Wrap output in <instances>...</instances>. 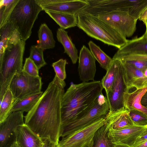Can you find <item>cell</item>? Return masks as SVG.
I'll list each match as a JSON object with an SVG mask.
<instances>
[{
  "label": "cell",
  "mask_w": 147,
  "mask_h": 147,
  "mask_svg": "<svg viewBox=\"0 0 147 147\" xmlns=\"http://www.w3.org/2000/svg\"><path fill=\"white\" fill-rule=\"evenodd\" d=\"M66 85L55 75L32 108L24 116L25 124L43 140L59 143L62 128L61 106Z\"/></svg>",
  "instance_id": "cell-1"
},
{
  "label": "cell",
  "mask_w": 147,
  "mask_h": 147,
  "mask_svg": "<svg viewBox=\"0 0 147 147\" xmlns=\"http://www.w3.org/2000/svg\"><path fill=\"white\" fill-rule=\"evenodd\" d=\"M103 88L100 81L71 84L62 100V127L79 118L91 108Z\"/></svg>",
  "instance_id": "cell-2"
},
{
  "label": "cell",
  "mask_w": 147,
  "mask_h": 147,
  "mask_svg": "<svg viewBox=\"0 0 147 147\" xmlns=\"http://www.w3.org/2000/svg\"><path fill=\"white\" fill-rule=\"evenodd\" d=\"M76 16L77 26L88 36L119 49L126 44L127 39L125 37L96 17L82 11Z\"/></svg>",
  "instance_id": "cell-3"
},
{
  "label": "cell",
  "mask_w": 147,
  "mask_h": 147,
  "mask_svg": "<svg viewBox=\"0 0 147 147\" xmlns=\"http://www.w3.org/2000/svg\"><path fill=\"white\" fill-rule=\"evenodd\" d=\"M25 45V41L21 40L8 45L0 61V102L14 76L22 70Z\"/></svg>",
  "instance_id": "cell-4"
},
{
  "label": "cell",
  "mask_w": 147,
  "mask_h": 147,
  "mask_svg": "<svg viewBox=\"0 0 147 147\" xmlns=\"http://www.w3.org/2000/svg\"><path fill=\"white\" fill-rule=\"evenodd\" d=\"M42 10L36 0H19L8 22L19 32L22 39L26 41L31 36L34 24Z\"/></svg>",
  "instance_id": "cell-5"
},
{
  "label": "cell",
  "mask_w": 147,
  "mask_h": 147,
  "mask_svg": "<svg viewBox=\"0 0 147 147\" xmlns=\"http://www.w3.org/2000/svg\"><path fill=\"white\" fill-rule=\"evenodd\" d=\"M109 111L106 97L102 93L87 112L79 118L62 127L61 137L65 136L98 120L105 118Z\"/></svg>",
  "instance_id": "cell-6"
},
{
  "label": "cell",
  "mask_w": 147,
  "mask_h": 147,
  "mask_svg": "<svg viewBox=\"0 0 147 147\" xmlns=\"http://www.w3.org/2000/svg\"><path fill=\"white\" fill-rule=\"evenodd\" d=\"M42 84L40 77L30 76L22 70L14 76L9 87L17 101L41 92Z\"/></svg>",
  "instance_id": "cell-7"
},
{
  "label": "cell",
  "mask_w": 147,
  "mask_h": 147,
  "mask_svg": "<svg viewBox=\"0 0 147 147\" xmlns=\"http://www.w3.org/2000/svg\"><path fill=\"white\" fill-rule=\"evenodd\" d=\"M105 123V118H102L62 137L59 143V147L92 146L95 133Z\"/></svg>",
  "instance_id": "cell-8"
},
{
  "label": "cell",
  "mask_w": 147,
  "mask_h": 147,
  "mask_svg": "<svg viewBox=\"0 0 147 147\" xmlns=\"http://www.w3.org/2000/svg\"><path fill=\"white\" fill-rule=\"evenodd\" d=\"M118 31L123 36H132L136 29L137 20L127 13L113 11L94 16Z\"/></svg>",
  "instance_id": "cell-9"
},
{
  "label": "cell",
  "mask_w": 147,
  "mask_h": 147,
  "mask_svg": "<svg viewBox=\"0 0 147 147\" xmlns=\"http://www.w3.org/2000/svg\"><path fill=\"white\" fill-rule=\"evenodd\" d=\"M42 10L67 13L76 16L88 5L86 0H36Z\"/></svg>",
  "instance_id": "cell-10"
},
{
  "label": "cell",
  "mask_w": 147,
  "mask_h": 147,
  "mask_svg": "<svg viewBox=\"0 0 147 147\" xmlns=\"http://www.w3.org/2000/svg\"><path fill=\"white\" fill-rule=\"evenodd\" d=\"M23 113L22 111L12 112L0 123V147H9L15 141V128L24 124Z\"/></svg>",
  "instance_id": "cell-11"
},
{
  "label": "cell",
  "mask_w": 147,
  "mask_h": 147,
  "mask_svg": "<svg viewBox=\"0 0 147 147\" xmlns=\"http://www.w3.org/2000/svg\"><path fill=\"white\" fill-rule=\"evenodd\" d=\"M146 126L135 125L122 129H109L107 135L111 142L115 145L132 147L138 138L144 131Z\"/></svg>",
  "instance_id": "cell-12"
},
{
  "label": "cell",
  "mask_w": 147,
  "mask_h": 147,
  "mask_svg": "<svg viewBox=\"0 0 147 147\" xmlns=\"http://www.w3.org/2000/svg\"><path fill=\"white\" fill-rule=\"evenodd\" d=\"M117 60L115 80L111 90L106 96L110 111L116 110L123 107V95L125 86L123 76L122 64L120 61Z\"/></svg>",
  "instance_id": "cell-13"
},
{
  "label": "cell",
  "mask_w": 147,
  "mask_h": 147,
  "mask_svg": "<svg viewBox=\"0 0 147 147\" xmlns=\"http://www.w3.org/2000/svg\"><path fill=\"white\" fill-rule=\"evenodd\" d=\"M78 71L82 82L94 81L96 68V59L88 48L83 45L78 57Z\"/></svg>",
  "instance_id": "cell-14"
},
{
  "label": "cell",
  "mask_w": 147,
  "mask_h": 147,
  "mask_svg": "<svg viewBox=\"0 0 147 147\" xmlns=\"http://www.w3.org/2000/svg\"><path fill=\"white\" fill-rule=\"evenodd\" d=\"M121 62L125 89L147 88V76L145 73L128 63Z\"/></svg>",
  "instance_id": "cell-15"
},
{
  "label": "cell",
  "mask_w": 147,
  "mask_h": 147,
  "mask_svg": "<svg viewBox=\"0 0 147 147\" xmlns=\"http://www.w3.org/2000/svg\"><path fill=\"white\" fill-rule=\"evenodd\" d=\"M15 141L20 147H42L43 140L24 124L14 130Z\"/></svg>",
  "instance_id": "cell-16"
},
{
  "label": "cell",
  "mask_w": 147,
  "mask_h": 147,
  "mask_svg": "<svg viewBox=\"0 0 147 147\" xmlns=\"http://www.w3.org/2000/svg\"><path fill=\"white\" fill-rule=\"evenodd\" d=\"M105 119L109 129L115 130L122 129L134 125L129 116V110L124 107L109 111Z\"/></svg>",
  "instance_id": "cell-17"
},
{
  "label": "cell",
  "mask_w": 147,
  "mask_h": 147,
  "mask_svg": "<svg viewBox=\"0 0 147 147\" xmlns=\"http://www.w3.org/2000/svg\"><path fill=\"white\" fill-rule=\"evenodd\" d=\"M133 89L131 92L125 89L123 98V107L128 110H137L147 115V108L142 105L141 102L142 97L147 88Z\"/></svg>",
  "instance_id": "cell-18"
},
{
  "label": "cell",
  "mask_w": 147,
  "mask_h": 147,
  "mask_svg": "<svg viewBox=\"0 0 147 147\" xmlns=\"http://www.w3.org/2000/svg\"><path fill=\"white\" fill-rule=\"evenodd\" d=\"M147 54V36L146 32L142 36L127 40L126 44L119 49L114 56Z\"/></svg>",
  "instance_id": "cell-19"
},
{
  "label": "cell",
  "mask_w": 147,
  "mask_h": 147,
  "mask_svg": "<svg viewBox=\"0 0 147 147\" xmlns=\"http://www.w3.org/2000/svg\"><path fill=\"white\" fill-rule=\"evenodd\" d=\"M57 38L64 47V53L69 57L73 64H76L79 57L78 51L68 36V32L65 30L59 28L57 32Z\"/></svg>",
  "instance_id": "cell-20"
},
{
  "label": "cell",
  "mask_w": 147,
  "mask_h": 147,
  "mask_svg": "<svg viewBox=\"0 0 147 147\" xmlns=\"http://www.w3.org/2000/svg\"><path fill=\"white\" fill-rule=\"evenodd\" d=\"M45 12L61 28L65 30L77 26V17L75 15L52 11H46Z\"/></svg>",
  "instance_id": "cell-21"
},
{
  "label": "cell",
  "mask_w": 147,
  "mask_h": 147,
  "mask_svg": "<svg viewBox=\"0 0 147 147\" xmlns=\"http://www.w3.org/2000/svg\"><path fill=\"white\" fill-rule=\"evenodd\" d=\"M38 39L36 46L43 50L53 49L55 41L51 30L45 23L42 24L38 31Z\"/></svg>",
  "instance_id": "cell-22"
},
{
  "label": "cell",
  "mask_w": 147,
  "mask_h": 147,
  "mask_svg": "<svg viewBox=\"0 0 147 147\" xmlns=\"http://www.w3.org/2000/svg\"><path fill=\"white\" fill-rule=\"evenodd\" d=\"M43 93V92L41 91L17 101L12 108L11 113L16 111L28 113L32 108Z\"/></svg>",
  "instance_id": "cell-23"
},
{
  "label": "cell",
  "mask_w": 147,
  "mask_h": 147,
  "mask_svg": "<svg viewBox=\"0 0 147 147\" xmlns=\"http://www.w3.org/2000/svg\"><path fill=\"white\" fill-rule=\"evenodd\" d=\"M90 50L96 60L100 66L107 71L110 66L113 59L104 51L100 47L92 41L88 44Z\"/></svg>",
  "instance_id": "cell-24"
},
{
  "label": "cell",
  "mask_w": 147,
  "mask_h": 147,
  "mask_svg": "<svg viewBox=\"0 0 147 147\" xmlns=\"http://www.w3.org/2000/svg\"><path fill=\"white\" fill-rule=\"evenodd\" d=\"M17 101L14 98L9 87L0 102V123L3 122L11 113V110Z\"/></svg>",
  "instance_id": "cell-25"
},
{
  "label": "cell",
  "mask_w": 147,
  "mask_h": 147,
  "mask_svg": "<svg viewBox=\"0 0 147 147\" xmlns=\"http://www.w3.org/2000/svg\"><path fill=\"white\" fill-rule=\"evenodd\" d=\"M109 127L105 124L96 131L94 136L91 147H115V145L109 138Z\"/></svg>",
  "instance_id": "cell-26"
},
{
  "label": "cell",
  "mask_w": 147,
  "mask_h": 147,
  "mask_svg": "<svg viewBox=\"0 0 147 147\" xmlns=\"http://www.w3.org/2000/svg\"><path fill=\"white\" fill-rule=\"evenodd\" d=\"M16 30L13 25L9 22L0 28V61L2 59L9 41Z\"/></svg>",
  "instance_id": "cell-27"
},
{
  "label": "cell",
  "mask_w": 147,
  "mask_h": 147,
  "mask_svg": "<svg viewBox=\"0 0 147 147\" xmlns=\"http://www.w3.org/2000/svg\"><path fill=\"white\" fill-rule=\"evenodd\" d=\"M117 65V60L113 59L110 66L101 81L102 86L105 90L106 96L111 90L114 84L116 76Z\"/></svg>",
  "instance_id": "cell-28"
},
{
  "label": "cell",
  "mask_w": 147,
  "mask_h": 147,
  "mask_svg": "<svg viewBox=\"0 0 147 147\" xmlns=\"http://www.w3.org/2000/svg\"><path fill=\"white\" fill-rule=\"evenodd\" d=\"M19 0H0V28L8 22L10 16Z\"/></svg>",
  "instance_id": "cell-29"
},
{
  "label": "cell",
  "mask_w": 147,
  "mask_h": 147,
  "mask_svg": "<svg viewBox=\"0 0 147 147\" xmlns=\"http://www.w3.org/2000/svg\"><path fill=\"white\" fill-rule=\"evenodd\" d=\"M43 51L36 45L31 46L29 58L33 61L39 69L47 64L43 57Z\"/></svg>",
  "instance_id": "cell-30"
},
{
  "label": "cell",
  "mask_w": 147,
  "mask_h": 147,
  "mask_svg": "<svg viewBox=\"0 0 147 147\" xmlns=\"http://www.w3.org/2000/svg\"><path fill=\"white\" fill-rule=\"evenodd\" d=\"M130 117L134 123L138 126H144L147 125V115L139 111L129 110Z\"/></svg>",
  "instance_id": "cell-31"
},
{
  "label": "cell",
  "mask_w": 147,
  "mask_h": 147,
  "mask_svg": "<svg viewBox=\"0 0 147 147\" xmlns=\"http://www.w3.org/2000/svg\"><path fill=\"white\" fill-rule=\"evenodd\" d=\"M68 63L66 59H61L52 64L55 75L62 80H64L66 78L65 66Z\"/></svg>",
  "instance_id": "cell-32"
},
{
  "label": "cell",
  "mask_w": 147,
  "mask_h": 147,
  "mask_svg": "<svg viewBox=\"0 0 147 147\" xmlns=\"http://www.w3.org/2000/svg\"><path fill=\"white\" fill-rule=\"evenodd\" d=\"M39 69L33 61L29 58H26L22 70L29 75L39 77Z\"/></svg>",
  "instance_id": "cell-33"
},
{
  "label": "cell",
  "mask_w": 147,
  "mask_h": 147,
  "mask_svg": "<svg viewBox=\"0 0 147 147\" xmlns=\"http://www.w3.org/2000/svg\"><path fill=\"white\" fill-rule=\"evenodd\" d=\"M113 60L120 61L144 60L147 61V54H132L126 55L114 56L112 58Z\"/></svg>",
  "instance_id": "cell-34"
},
{
  "label": "cell",
  "mask_w": 147,
  "mask_h": 147,
  "mask_svg": "<svg viewBox=\"0 0 147 147\" xmlns=\"http://www.w3.org/2000/svg\"><path fill=\"white\" fill-rule=\"evenodd\" d=\"M119 61L128 63L145 74L146 72L147 71V61L144 60Z\"/></svg>",
  "instance_id": "cell-35"
},
{
  "label": "cell",
  "mask_w": 147,
  "mask_h": 147,
  "mask_svg": "<svg viewBox=\"0 0 147 147\" xmlns=\"http://www.w3.org/2000/svg\"><path fill=\"white\" fill-rule=\"evenodd\" d=\"M146 127L145 130L140 136L138 137L133 146L147 140V125L146 126Z\"/></svg>",
  "instance_id": "cell-36"
},
{
  "label": "cell",
  "mask_w": 147,
  "mask_h": 147,
  "mask_svg": "<svg viewBox=\"0 0 147 147\" xmlns=\"http://www.w3.org/2000/svg\"><path fill=\"white\" fill-rule=\"evenodd\" d=\"M43 140L44 144L42 147H59V143L53 142L49 139Z\"/></svg>",
  "instance_id": "cell-37"
},
{
  "label": "cell",
  "mask_w": 147,
  "mask_h": 147,
  "mask_svg": "<svg viewBox=\"0 0 147 147\" xmlns=\"http://www.w3.org/2000/svg\"><path fill=\"white\" fill-rule=\"evenodd\" d=\"M138 19L142 21L144 24H145L147 20V8L141 15Z\"/></svg>",
  "instance_id": "cell-38"
},
{
  "label": "cell",
  "mask_w": 147,
  "mask_h": 147,
  "mask_svg": "<svg viewBox=\"0 0 147 147\" xmlns=\"http://www.w3.org/2000/svg\"><path fill=\"white\" fill-rule=\"evenodd\" d=\"M141 102L142 105L147 108V90L142 97Z\"/></svg>",
  "instance_id": "cell-39"
},
{
  "label": "cell",
  "mask_w": 147,
  "mask_h": 147,
  "mask_svg": "<svg viewBox=\"0 0 147 147\" xmlns=\"http://www.w3.org/2000/svg\"><path fill=\"white\" fill-rule=\"evenodd\" d=\"M132 147H147V140Z\"/></svg>",
  "instance_id": "cell-40"
},
{
  "label": "cell",
  "mask_w": 147,
  "mask_h": 147,
  "mask_svg": "<svg viewBox=\"0 0 147 147\" xmlns=\"http://www.w3.org/2000/svg\"><path fill=\"white\" fill-rule=\"evenodd\" d=\"M9 147H20L17 142L15 141L10 145Z\"/></svg>",
  "instance_id": "cell-41"
},
{
  "label": "cell",
  "mask_w": 147,
  "mask_h": 147,
  "mask_svg": "<svg viewBox=\"0 0 147 147\" xmlns=\"http://www.w3.org/2000/svg\"><path fill=\"white\" fill-rule=\"evenodd\" d=\"M146 26V30L145 31L147 36V20L146 21L145 24H144Z\"/></svg>",
  "instance_id": "cell-42"
},
{
  "label": "cell",
  "mask_w": 147,
  "mask_h": 147,
  "mask_svg": "<svg viewBox=\"0 0 147 147\" xmlns=\"http://www.w3.org/2000/svg\"><path fill=\"white\" fill-rule=\"evenodd\" d=\"M115 147H124L122 146H118V145H115Z\"/></svg>",
  "instance_id": "cell-43"
},
{
  "label": "cell",
  "mask_w": 147,
  "mask_h": 147,
  "mask_svg": "<svg viewBox=\"0 0 147 147\" xmlns=\"http://www.w3.org/2000/svg\"><path fill=\"white\" fill-rule=\"evenodd\" d=\"M91 147V146H88V147Z\"/></svg>",
  "instance_id": "cell-44"
},
{
  "label": "cell",
  "mask_w": 147,
  "mask_h": 147,
  "mask_svg": "<svg viewBox=\"0 0 147 147\" xmlns=\"http://www.w3.org/2000/svg\"></svg>",
  "instance_id": "cell-45"
}]
</instances>
